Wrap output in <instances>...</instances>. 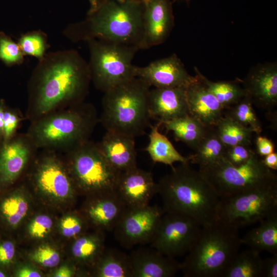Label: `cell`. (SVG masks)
<instances>
[{
    "label": "cell",
    "instance_id": "1",
    "mask_svg": "<svg viewBox=\"0 0 277 277\" xmlns=\"http://www.w3.org/2000/svg\"><path fill=\"white\" fill-rule=\"evenodd\" d=\"M91 81L88 64L77 51L46 53L29 81L27 118L32 122L84 102Z\"/></svg>",
    "mask_w": 277,
    "mask_h": 277
},
{
    "label": "cell",
    "instance_id": "2",
    "mask_svg": "<svg viewBox=\"0 0 277 277\" xmlns=\"http://www.w3.org/2000/svg\"><path fill=\"white\" fill-rule=\"evenodd\" d=\"M144 4L138 0H100L86 18L69 24L64 34L76 43L91 39L134 46L143 37Z\"/></svg>",
    "mask_w": 277,
    "mask_h": 277
},
{
    "label": "cell",
    "instance_id": "3",
    "mask_svg": "<svg viewBox=\"0 0 277 277\" xmlns=\"http://www.w3.org/2000/svg\"><path fill=\"white\" fill-rule=\"evenodd\" d=\"M157 184L165 212L189 216L202 227L216 221L221 198L201 172L189 163L172 167Z\"/></svg>",
    "mask_w": 277,
    "mask_h": 277
},
{
    "label": "cell",
    "instance_id": "4",
    "mask_svg": "<svg viewBox=\"0 0 277 277\" xmlns=\"http://www.w3.org/2000/svg\"><path fill=\"white\" fill-rule=\"evenodd\" d=\"M99 121L94 106L82 102L32 121L26 134L36 149L67 152L89 141Z\"/></svg>",
    "mask_w": 277,
    "mask_h": 277
},
{
    "label": "cell",
    "instance_id": "5",
    "mask_svg": "<svg viewBox=\"0 0 277 277\" xmlns=\"http://www.w3.org/2000/svg\"><path fill=\"white\" fill-rule=\"evenodd\" d=\"M150 86L134 77L104 92L100 121L107 131L135 138L151 126L148 108Z\"/></svg>",
    "mask_w": 277,
    "mask_h": 277
},
{
    "label": "cell",
    "instance_id": "6",
    "mask_svg": "<svg viewBox=\"0 0 277 277\" xmlns=\"http://www.w3.org/2000/svg\"><path fill=\"white\" fill-rule=\"evenodd\" d=\"M241 244L237 229L217 221L203 226L181 271L185 277H221Z\"/></svg>",
    "mask_w": 277,
    "mask_h": 277
},
{
    "label": "cell",
    "instance_id": "7",
    "mask_svg": "<svg viewBox=\"0 0 277 277\" xmlns=\"http://www.w3.org/2000/svg\"><path fill=\"white\" fill-rule=\"evenodd\" d=\"M199 171L215 192L224 197L241 192L277 186V176L253 152L244 164L234 166L224 157Z\"/></svg>",
    "mask_w": 277,
    "mask_h": 277
},
{
    "label": "cell",
    "instance_id": "8",
    "mask_svg": "<svg viewBox=\"0 0 277 277\" xmlns=\"http://www.w3.org/2000/svg\"><path fill=\"white\" fill-rule=\"evenodd\" d=\"M88 44L91 81L104 93L135 77L132 61L140 50L136 46L91 39Z\"/></svg>",
    "mask_w": 277,
    "mask_h": 277
},
{
    "label": "cell",
    "instance_id": "9",
    "mask_svg": "<svg viewBox=\"0 0 277 277\" xmlns=\"http://www.w3.org/2000/svg\"><path fill=\"white\" fill-rule=\"evenodd\" d=\"M67 152L75 187L89 194L114 190L119 173L108 163L96 143L89 140Z\"/></svg>",
    "mask_w": 277,
    "mask_h": 277
},
{
    "label": "cell",
    "instance_id": "10",
    "mask_svg": "<svg viewBox=\"0 0 277 277\" xmlns=\"http://www.w3.org/2000/svg\"><path fill=\"white\" fill-rule=\"evenodd\" d=\"M277 215V186L220 199L216 221L239 229Z\"/></svg>",
    "mask_w": 277,
    "mask_h": 277
},
{
    "label": "cell",
    "instance_id": "11",
    "mask_svg": "<svg viewBox=\"0 0 277 277\" xmlns=\"http://www.w3.org/2000/svg\"><path fill=\"white\" fill-rule=\"evenodd\" d=\"M202 227L200 223L189 216L165 212L150 243L151 247L173 258L182 256L194 245Z\"/></svg>",
    "mask_w": 277,
    "mask_h": 277
},
{
    "label": "cell",
    "instance_id": "12",
    "mask_svg": "<svg viewBox=\"0 0 277 277\" xmlns=\"http://www.w3.org/2000/svg\"><path fill=\"white\" fill-rule=\"evenodd\" d=\"M164 213L157 205L127 208L113 230L115 239L128 249L150 243Z\"/></svg>",
    "mask_w": 277,
    "mask_h": 277
},
{
    "label": "cell",
    "instance_id": "13",
    "mask_svg": "<svg viewBox=\"0 0 277 277\" xmlns=\"http://www.w3.org/2000/svg\"><path fill=\"white\" fill-rule=\"evenodd\" d=\"M48 152L41 158L37 167L34 175L37 187L44 194L55 200L72 199L75 186L69 171L53 151Z\"/></svg>",
    "mask_w": 277,
    "mask_h": 277
},
{
    "label": "cell",
    "instance_id": "14",
    "mask_svg": "<svg viewBox=\"0 0 277 277\" xmlns=\"http://www.w3.org/2000/svg\"><path fill=\"white\" fill-rule=\"evenodd\" d=\"M143 2V32L140 49H149L163 43L174 25L171 0Z\"/></svg>",
    "mask_w": 277,
    "mask_h": 277
},
{
    "label": "cell",
    "instance_id": "15",
    "mask_svg": "<svg viewBox=\"0 0 277 277\" xmlns=\"http://www.w3.org/2000/svg\"><path fill=\"white\" fill-rule=\"evenodd\" d=\"M135 76L154 88L186 87L195 80L175 54L144 67L135 66Z\"/></svg>",
    "mask_w": 277,
    "mask_h": 277
},
{
    "label": "cell",
    "instance_id": "16",
    "mask_svg": "<svg viewBox=\"0 0 277 277\" xmlns=\"http://www.w3.org/2000/svg\"><path fill=\"white\" fill-rule=\"evenodd\" d=\"M114 191L128 208L147 206L158 192L151 172L138 168L120 172Z\"/></svg>",
    "mask_w": 277,
    "mask_h": 277
},
{
    "label": "cell",
    "instance_id": "17",
    "mask_svg": "<svg viewBox=\"0 0 277 277\" xmlns=\"http://www.w3.org/2000/svg\"><path fill=\"white\" fill-rule=\"evenodd\" d=\"M242 84L256 106L271 110L276 106V62L259 64L252 67Z\"/></svg>",
    "mask_w": 277,
    "mask_h": 277
},
{
    "label": "cell",
    "instance_id": "18",
    "mask_svg": "<svg viewBox=\"0 0 277 277\" xmlns=\"http://www.w3.org/2000/svg\"><path fill=\"white\" fill-rule=\"evenodd\" d=\"M36 148L25 135H15L0 142V185L13 183L25 168Z\"/></svg>",
    "mask_w": 277,
    "mask_h": 277
},
{
    "label": "cell",
    "instance_id": "19",
    "mask_svg": "<svg viewBox=\"0 0 277 277\" xmlns=\"http://www.w3.org/2000/svg\"><path fill=\"white\" fill-rule=\"evenodd\" d=\"M148 108L151 119H154L161 124L189 114L186 87L150 89Z\"/></svg>",
    "mask_w": 277,
    "mask_h": 277
},
{
    "label": "cell",
    "instance_id": "20",
    "mask_svg": "<svg viewBox=\"0 0 277 277\" xmlns=\"http://www.w3.org/2000/svg\"><path fill=\"white\" fill-rule=\"evenodd\" d=\"M195 77L186 87L189 114L205 126L213 127L225 109L196 74Z\"/></svg>",
    "mask_w": 277,
    "mask_h": 277
},
{
    "label": "cell",
    "instance_id": "21",
    "mask_svg": "<svg viewBox=\"0 0 277 277\" xmlns=\"http://www.w3.org/2000/svg\"><path fill=\"white\" fill-rule=\"evenodd\" d=\"M129 255L132 277H172L181 270L180 263L152 247H140Z\"/></svg>",
    "mask_w": 277,
    "mask_h": 277
},
{
    "label": "cell",
    "instance_id": "22",
    "mask_svg": "<svg viewBox=\"0 0 277 277\" xmlns=\"http://www.w3.org/2000/svg\"><path fill=\"white\" fill-rule=\"evenodd\" d=\"M85 208L87 219L101 231H113L127 209L114 190L93 194Z\"/></svg>",
    "mask_w": 277,
    "mask_h": 277
},
{
    "label": "cell",
    "instance_id": "23",
    "mask_svg": "<svg viewBox=\"0 0 277 277\" xmlns=\"http://www.w3.org/2000/svg\"><path fill=\"white\" fill-rule=\"evenodd\" d=\"M96 145L108 163L118 173L137 166L134 137L107 131Z\"/></svg>",
    "mask_w": 277,
    "mask_h": 277
},
{
    "label": "cell",
    "instance_id": "24",
    "mask_svg": "<svg viewBox=\"0 0 277 277\" xmlns=\"http://www.w3.org/2000/svg\"><path fill=\"white\" fill-rule=\"evenodd\" d=\"M162 124L157 122L150 126L149 142L145 150L154 163H161L173 167L175 162L189 163L190 157L182 155L174 148L169 139L159 131Z\"/></svg>",
    "mask_w": 277,
    "mask_h": 277
},
{
    "label": "cell",
    "instance_id": "25",
    "mask_svg": "<svg viewBox=\"0 0 277 277\" xmlns=\"http://www.w3.org/2000/svg\"><path fill=\"white\" fill-rule=\"evenodd\" d=\"M241 242L259 252L266 251L277 254V215L260 222L259 226L241 238Z\"/></svg>",
    "mask_w": 277,
    "mask_h": 277
},
{
    "label": "cell",
    "instance_id": "26",
    "mask_svg": "<svg viewBox=\"0 0 277 277\" xmlns=\"http://www.w3.org/2000/svg\"><path fill=\"white\" fill-rule=\"evenodd\" d=\"M93 267L98 277H132L129 255L114 248H105Z\"/></svg>",
    "mask_w": 277,
    "mask_h": 277
},
{
    "label": "cell",
    "instance_id": "27",
    "mask_svg": "<svg viewBox=\"0 0 277 277\" xmlns=\"http://www.w3.org/2000/svg\"><path fill=\"white\" fill-rule=\"evenodd\" d=\"M166 131H172L174 138L195 150L210 127H207L189 114L164 122Z\"/></svg>",
    "mask_w": 277,
    "mask_h": 277
},
{
    "label": "cell",
    "instance_id": "28",
    "mask_svg": "<svg viewBox=\"0 0 277 277\" xmlns=\"http://www.w3.org/2000/svg\"><path fill=\"white\" fill-rule=\"evenodd\" d=\"M194 70L195 74L224 109L236 104L248 95L243 86L242 80L236 78L234 81L212 82L204 76L197 68L195 67Z\"/></svg>",
    "mask_w": 277,
    "mask_h": 277
},
{
    "label": "cell",
    "instance_id": "29",
    "mask_svg": "<svg viewBox=\"0 0 277 277\" xmlns=\"http://www.w3.org/2000/svg\"><path fill=\"white\" fill-rule=\"evenodd\" d=\"M259 252L252 249L238 252L221 277H262V261Z\"/></svg>",
    "mask_w": 277,
    "mask_h": 277
},
{
    "label": "cell",
    "instance_id": "30",
    "mask_svg": "<svg viewBox=\"0 0 277 277\" xmlns=\"http://www.w3.org/2000/svg\"><path fill=\"white\" fill-rule=\"evenodd\" d=\"M104 236L102 231L82 234L75 238L71 252L74 259L80 263L92 265L104 250Z\"/></svg>",
    "mask_w": 277,
    "mask_h": 277
},
{
    "label": "cell",
    "instance_id": "31",
    "mask_svg": "<svg viewBox=\"0 0 277 277\" xmlns=\"http://www.w3.org/2000/svg\"><path fill=\"white\" fill-rule=\"evenodd\" d=\"M221 141L226 147L252 144V129L244 126L230 117L223 115L213 126Z\"/></svg>",
    "mask_w": 277,
    "mask_h": 277
},
{
    "label": "cell",
    "instance_id": "32",
    "mask_svg": "<svg viewBox=\"0 0 277 277\" xmlns=\"http://www.w3.org/2000/svg\"><path fill=\"white\" fill-rule=\"evenodd\" d=\"M226 148L213 127H210L194 150L195 153L189 155L190 162L199 167L211 165L223 157Z\"/></svg>",
    "mask_w": 277,
    "mask_h": 277
},
{
    "label": "cell",
    "instance_id": "33",
    "mask_svg": "<svg viewBox=\"0 0 277 277\" xmlns=\"http://www.w3.org/2000/svg\"><path fill=\"white\" fill-rule=\"evenodd\" d=\"M29 210L28 202L21 191H16L5 197L0 205L2 216L11 227H17Z\"/></svg>",
    "mask_w": 277,
    "mask_h": 277
},
{
    "label": "cell",
    "instance_id": "34",
    "mask_svg": "<svg viewBox=\"0 0 277 277\" xmlns=\"http://www.w3.org/2000/svg\"><path fill=\"white\" fill-rule=\"evenodd\" d=\"M253 104L251 98L247 95L236 104L225 109L224 115L244 126L251 128L253 132L258 135L262 131V126Z\"/></svg>",
    "mask_w": 277,
    "mask_h": 277
},
{
    "label": "cell",
    "instance_id": "35",
    "mask_svg": "<svg viewBox=\"0 0 277 277\" xmlns=\"http://www.w3.org/2000/svg\"><path fill=\"white\" fill-rule=\"evenodd\" d=\"M17 43L24 55L34 56L38 60L44 57L49 47L47 35L41 30L29 31L22 34Z\"/></svg>",
    "mask_w": 277,
    "mask_h": 277
},
{
    "label": "cell",
    "instance_id": "36",
    "mask_svg": "<svg viewBox=\"0 0 277 277\" xmlns=\"http://www.w3.org/2000/svg\"><path fill=\"white\" fill-rule=\"evenodd\" d=\"M24 56L18 43L4 32L0 31V60L10 67L22 64Z\"/></svg>",
    "mask_w": 277,
    "mask_h": 277
},
{
    "label": "cell",
    "instance_id": "37",
    "mask_svg": "<svg viewBox=\"0 0 277 277\" xmlns=\"http://www.w3.org/2000/svg\"><path fill=\"white\" fill-rule=\"evenodd\" d=\"M30 258L37 264L48 268L56 266L61 260L58 251L48 245L38 247L30 254Z\"/></svg>",
    "mask_w": 277,
    "mask_h": 277
},
{
    "label": "cell",
    "instance_id": "38",
    "mask_svg": "<svg viewBox=\"0 0 277 277\" xmlns=\"http://www.w3.org/2000/svg\"><path fill=\"white\" fill-rule=\"evenodd\" d=\"M83 218L76 214L65 216L60 223V229L62 234L66 238L74 239L82 233L86 227V222Z\"/></svg>",
    "mask_w": 277,
    "mask_h": 277
},
{
    "label": "cell",
    "instance_id": "39",
    "mask_svg": "<svg viewBox=\"0 0 277 277\" xmlns=\"http://www.w3.org/2000/svg\"><path fill=\"white\" fill-rule=\"evenodd\" d=\"M53 225L52 219L48 215H38L33 218L28 225L30 236L36 239L45 238L51 231Z\"/></svg>",
    "mask_w": 277,
    "mask_h": 277
},
{
    "label": "cell",
    "instance_id": "40",
    "mask_svg": "<svg viewBox=\"0 0 277 277\" xmlns=\"http://www.w3.org/2000/svg\"><path fill=\"white\" fill-rule=\"evenodd\" d=\"M22 117L18 112L6 106L3 118V138L2 142H6L15 135Z\"/></svg>",
    "mask_w": 277,
    "mask_h": 277
},
{
    "label": "cell",
    "instance_id": "41",
    "mask_svg": "<svg viewBox=\"0 0 277 277\" xmlns=\"http://www.w3.org/2000/svg\"><path fill=\"white\" fill-rule=\"evenodd\" d=\"M254 152L249 146L236 145L226 147L223 157L234 166L245 163Z\"/></svg>",
    "mask_w": 277,
    "mask_h": 277
},
{
    "label": "cell",
    "instance_id": "42",
    "mask_svg": "<svg viewBox=\"0 0 277 277\" xmlns=\"http://www.w3.org/2000/svg\"><path fill=\"white\" fill-rule=\"evenodd\" d=\"M15 253L14 244L9 241L0 243V264L7 265L13 261Z\"/></svg>",
    "mask_w": 277,
    "mask_h": 277
},
{
    "label": "cell",
    "instance_id": "43",
    "mask_svg": "<svg viewBox=\"0 0 277 277\" xmlns=\"http://www.w3.org/2000/svg\"><path fill=\"white\" fill-rule=\"evenodd\" d=\"M256 154L261 157L272 153L274 150V145L271 140L258 134L255 139Z\"/></svg>",
    "mask_w": 277,
    "mask_h": 277
},
{
    "label": "cell",
    "instance_id": "44",
    "mask_svg": "<svg viewBox=\"0 0 277 277\" xmlns=\"http://www.w3.org/2000/svg\"><path fill=\"white\" fill-rule=\"evenodd\" d=\"M277 276V254L263 259L262 261V277Z\"/></svg>",
    "mask_w": 277,
    "mask_h": 277
},
{
    "label": "cell",
    "instance_id": "45",
    "mask_svg": "<svg viewBox=\"0 0 277 277\" xmlns=\"http://www.w3.org/2000/svg\"><path fill=\"white\" fill-rule=\"evenodd\" d=\"M15 276L17 277H41L42 275L38 270L26 265L19 267L16 271Z\"/></svg>",
    "mask_w": 277,
    "mask_h": 277
},
{
    "label": "cell",
    "instance_id": "46",
    "mask_svg": "<svg viewBox=\"0 0 277 277\" xmlns=\"http://www.w3.org/2000/svg\"><path fill=\"white\" fill-rule=\"evenodd\" d=\"M263 164L268 168L271 170L277 169V153L272 152V153L265 156L262 159Z\"/></svg>",
    "mask_w": 277,
    "mask_h": 277
},
{
    "label": "cell",
    "instance_id": "47",
    "mask_svg": "<svg viewBox=\"0 0 277 277\" xmlns=\"http://www.w3.org/2000/svg\"><path fill=\"white\" fill-rule=\"evenodd\" d=\"M75 273L74 269L72 266L68 265L61 266L53 273L54 277H71Z\"/></svg>",
    "mask_w": 277,
    "mask_h": 277
},
{
    "label": "cell",
    "instance_id": "48",
    "mask_svg": "<svg viewBox=\"0 0 277 277\" xmlns=\"http://www.w3.org/2000/svg\"><path fill=\"white\" fill-rule=\"evenodd\" d=\"M6 107L5 101L1 99L0 100V142L3 141V118Z\"/></svg>",
    "mask_w": 277,
    "mask_h": 277
},
{
    "label": "cell",
    "instance_id": "49",
    "mask_svg": "<svg viewBox=\"0 0 277 277\" xmlns=\"http://www.w3.org/2000/svg\"><path fill=\"white\" fill-rule=\"evenodd\" d=\"M88 1L90 3V7L88 13H91L93 12L97 8L100 0H88Z\"/></svg>",
    "mask_w": 277,
    "mask_h": 277
},
{
    "label": "cell",
    "instance_id": "50",
    "mask_svg": "<svg viewBox=\"0 0 277 277\" xmlns=\"http://www.w3.org/2000/svg\"><path fill=\"white\" fill-rule=\"evenodd\" d=\"M7 276V274L1 269H0V277Z\"/></svg>",
    "mask_w": 277,
    "mask_h": 277
},
{
    "label": "cell",
    "instance_id": "51",
    "mask_svg": "<svg viewBox=\"0 0 277 277\" xmlns=\"http://www.w3.org/2000/svg\"><path fill=\"white\" fill-rule=\"evenodd\" d=\"M177 1H179V0H173V2H175ZM184 1H185L187 3H188L190 0H184Z\"/></svg>",
    "mask_w": 277,
    "mask_h": 277
},
{
    "label": "cell",
    "instance_id": "52",
    "mask_svg": "<svg viewBox=\"0 0 277 277\" xmlns=\"http://www.w3.org/2000/svg\"><path fill=\"white\" fill-rule=\"evenodd\" d=\"M138 1H144L145 0H138Z\"/></svg>",
    "mask_w": 277,
    "mask_h": 277
}]
</instances>
